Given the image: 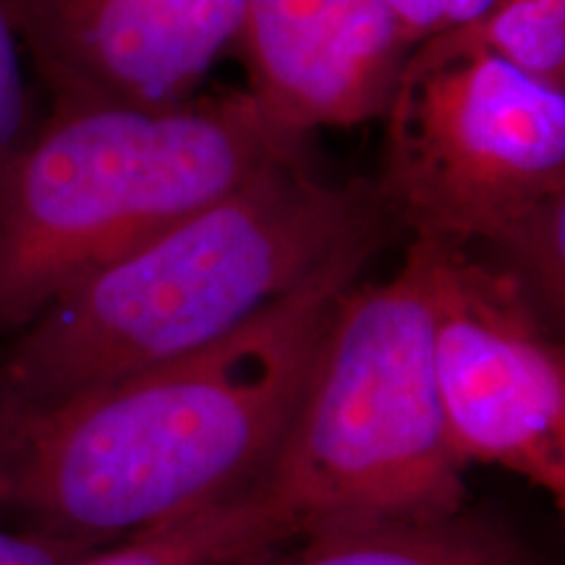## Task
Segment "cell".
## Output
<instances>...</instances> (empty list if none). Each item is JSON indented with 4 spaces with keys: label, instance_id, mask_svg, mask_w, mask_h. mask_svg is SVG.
Segmentation results:
<instances>
[{
    "label": "cell",
    "instance_id": "cell-1",
    "mask_svg": "<svg viewBox=\"0 0 565 565\" xmlns=\"http://www.w3.org/2000/svg\"><path fill=\"white\" fill-rule=\"evenodd\" d=\"M349 259L207 349L47 406L0 412V519L89 555L263 484Z\"/></svg>",
    "mask_w": 565,
    "mask_h": 565
},
{
    "label": "cell",
    "instance_id": "cell-2",
    "mask_svg": "<svg viewBox=\"0 0 565 565\" xmlns=\"http://www.w3.org/2000/svg\"><path fill=\"white\" fill-rule=\"evenodd\" d=\"M398 225L377 183L322 181L303 154L273 162L0 343V412L207 349L335 265L372 259Z\"/></svg>",
    "mask_w": 565,
    "mask_h": 565
},
{
    "label": "cell",
    "instance_id": "cell-3",
    "mask_svg": "<svg viewBox=\"0 0 565 565\" xmlns=\"http://www.w3.org/2000/svg\"><path fill=\"white\" fill-rule=\"evenodd\" d=\"M303 145L246 89L166 108L51 97L0 175V343Z\"/></svg>",
    "mask_w": 565,
    "mask_h": 565
},
{
    "label": "cell",
    "instance_id": "cell-4",
    "mask_svg": "<svg viewBox=\"0 0 565 565\" xmlns=\"http://www.w3.org/2000/svg\"><path fill=\"white\" fill-rule=\"evenodd\" d=\"M303 532L356 519H433L466 508L433 370L427 244L387 280L335 303L291 427L263 479Z\"/></svg>",
    "mask_w": 565,
    "mask_h": 565
},
{
    "label": "cell",
    "instance_id": "cell-5",
    "mask_svg": "<svg viewBox=\"0 0 565 565\" xmlns=\"http://www.w3.org/2000/svg\"><path fill=\"white\" fill-rule=\"evenodd\" d=\"M377 183L414 238L490 246L565 192V87L475 55L401 74Z\"/></svg>",
    "mask_w": 565,
    "mask_h": 565
},
{
    "label": "cell",
    "instance_id": "cell-6",
    "mask_svg": "<svg viewBox=\"0 0 565 565\" xmlns=\"http://www.w3.org/2000/svg\"><path fill=\"white\" fill-rule=\"evenodd\" d=\"M427 244L433 370L458 463L498 466L565 500V356L519 278L454 246Z\"/></svg>",
    "mask_w": 565,
    "mask_h": 565
},
{
    "label": "cell",
    "instance_id": "cell-7",
    "mask_svg": "<svg viewBox=\"0 0 565 565\" xmlns=\"http://www.w3.org/2000/svg\"><path fill=\"white\" fill-rule=\"evenodd\" d=\"M51 97L166 108L238 45L244 0H9Z\"/></svg>",
    "mask_w": 565,
    "mask_h": 565
},
{
    "label": "cell",
    "instance_id": "cell-8",
    "mask_svg": "<svg viewBox=\"0 0 565 565\" xmlns=\"http://www.w3.org/2000/svg\"><path fill=\"white\" fill-rule=\"evenodd\" d=\"M249 95L286 131L383 118L414 45L385 0H244Z\"/></svg>",
    "mask_w": 565,
    "mask_h": 565
},
{
    "label": "cell",
    "instance_id": "cell-9",
    "mask_svg": "<svg viewBox=\"0 0 565 565\" xmlns=\"http://www.w3.org/2000/svg\"><path fill=\"white\" fill-rule=\"evenodd\" d=\"M236 565H536L511 529L458 511L315 526Z\"/></svg>",
    "mask_w": 565,
    "mask_h": 565
},
{
    "label": "cell",
    "instance_id": "cell-10",
    "mask_svg": "<svg viewBox=\"0 0 565 565\" xmlns=\"http://www.w3.org/2000/svg\"><path fill=\"white\" fill-rule=\"evenodd\" d=\"M294 534L291 515L270 494L249 490L71 565H236L282 545Z\"/></svg>",
    "mask_w": 565,
    "mask_h": 565
},
{
    "label": "cell",
    "instance_id": "cell-11",
    "mask_svg": "<svg viewBox=\"0 0 565 565\" xmlns=\"http://www.w3.org/2000/svg\"><path fill=\"white\" fill-rule=\"evenodd\" d=\"M475 55H490L536 79L565 87V0H498L469 24L414 45L401 74Z\"/></svg>",
    "mask_w": 565,
    "mask_h": 565
},
{
    "label": "cell",
    "instance_id": "cell-12",
    "mask_svg": "<svg viewBox=\"0 0 565 565\" xmlns=\"http://www.w3.org/2000/svg\"><path fill=\"white\" fill-rule=\"evenodd\" d=\"M498 263L521 280L547 322L565 315V192L534 204L490 244Z\"/></svg>",
    "mask_w": 565,
    "mask_h": 565
},
{
    "label": "cell",
    "instance_id": "cell-13",
    "mask_svg": "<svg viewBox=\"0 0 565 565\" xmlns=\"http://www.w3.org/2000/svg\"><path fill=\"white\" fill-rule=\"evenodd\" d=\"M26 51L9 0H0V175L38 129L40 113L26 71Z\"/></svg>",
    "mask_w": 565,
    "mask_h": 565
},
{
    "label": "cell",
    "instance_id": "cell-14",
    "mask_svg": "<svg viewBox=\"0 0 565 565\" xmlns=\"http://www.w3.org/2000/svg\"><path fill=\"white\" fill-rule=\"evenodd\" d=\"M498 0H385V6L398 21L401 32L412 45L435 34L469 24Z\"/></svg>",
    "mask_w": 565,
    "mask_h": 565
},
{
    "label": "cell",
    "instance_id": "cell-15",
    "mask_svg": "<svg viewBox=\"0 0 565 565\" xmlns=\"http://www.w3.org/2000/svg\"><path fill=\"white\" fill-rule=\"evenodd\" d=\"M84 557L45 536L9 529L0 519V565H71Z\"/></svg>",
    "mask_w": 565,
    "mask_h": 565
}]
</instances>
